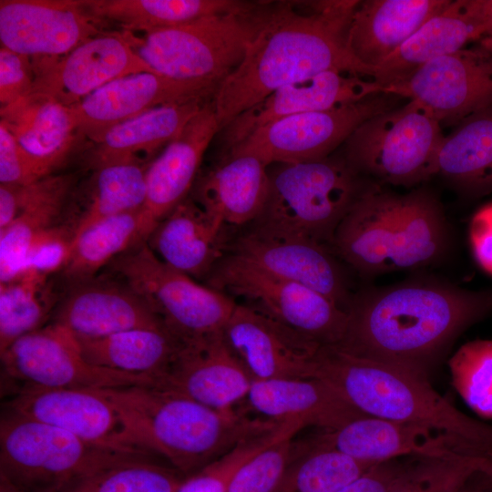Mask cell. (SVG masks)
<instances>
[{
	"instance_id": "6da1fadb",
	"label": "cell",
	"mask_w": 492,
	"mask_h": 492,
	"mask_svg": "<svg viewBox=\"0 0 492 492\" xmlns=\"http://www.w3.org/2000/svg\"><path fill=\"white\" fill-rule=\"evenodd\" d=\"M356 0L264 1L245 56L219 86L212 102L220 132L276 89L323 71L370 77L346 40Z\"/></svg>"
},
{
	"instance_id": "7a4b0ae2",
	"label": "cell",
	"mask_w": 492,
	"mask_h": 492,
	"mask_svg": "<svg viewBox=\"0 0 492 492\" xmlns=\"http://www.w3.org/2000/svg\"><path fill=\"white\" fill-rule=\"evenodd\" d=\"M492 312V289L471 291L432 279L372 288L352 297L338 347L426 375L464 330Z\"/></svg>"
},
{
	"instance_id": "3957f363",
	"label": "cell",
	"mask_w": 492,
	"mask_h": 492,
	"mask_svg": "<svg viewBox=\"0 0 492 492\" xmlns=\"http://www.w3.org/2000/svg\"><path fill=\"white\" fill-rule=\"evenodd\" d=\"M312 377L328 382L366 415L428 427L466 455L492 454V425L458 410L425 374L337 345H321Z\"/></svg>"
},
{
	"instance_id": "277c9868",
	"label": "cell",
	"mask_w": 492,
	"mask_h": 492,
	"mask_svg": "<svg viewBox=\"0 0 492 492\" xmlns=\"http://www.w3.org/2000/svg\"><path fill=\"white\" fill-rule=\"evenodd\" d=\"M449 231L441 203L425 189L364 195L339 224L333 250L363 274L421 268L441 259Z\"/></svg>"
},
{
	"instance_id": "5b68a950",
	"label": "cell",
	"mask_w": 492,
	"mask_h": 492,
	"mask_svg": "<svg viewBox=\"0 0 492 492\" xmlns=\"http://www.w3.org/2000/svg\"><path fill=\"white\" fill-rule=\"evenodd\" d=\"M123 411L156 456L185 477L222 456L241 441L282 426L234 408L217 410L152 385L101 388Z\"/></svg>"
},
{
	"instance_id": "8992f818",
	"label": "cell",
	"mask_w": 492,
	"mask_h": 492,
	"mask_svg": "<svg viewBox=\"0 0 492 492\" xmlns=\"http://www.w3.org/2000/svg\"><path fill=\"white\" fill-rule=\"evenodd\" d=\"M378 188L379 184L354 170L343 154L278 164L269 171L267 200L251 228L332 245L352 207Z\"/></svg>"
},
{
	"instance_id": "52a82bcc",
	"label": "cell",
	"mask_w": 492,
	"mask_h": 492,
	"mask_svg": "<svg viewBox=\"0 0 492 492\" xmlns=\"http://www.w3.org/2000/svg\"><path fill=\"white\" fill-rule=\"evenodd\" d=\"M264 1L174 26L117 31L156 73L179 80L220 84L242 61Z\"/></svg>"
},
{
	"instance_id": "ba28073f",
	"label": "cell",
	"mask_w": 492,
	"mask_h": 492,
	"mask_svg": "<svg viewBox=\"0 0 492 492\" xmlns=\"http://www.w3.org/2000/svg\"><path fill=\"white\" fill-rule=\"evenodd\" d=\"M442 125L422 105L408 100L363 122L343 144L348 164L374 180L412 187L436 175Z\"/></svg>"
},
{
	"instance_id": "9c48e42d",
	"label": "cell",
	"mask_w": 492,
	"mask_h": 492,
	"mask_svg": "<svg viewBox=\"0 0 492 492\" xmlns=\"http://www.w3.org/2000/svg\"><path fill=\"white\" fill-rule=\"evenodd\" d=\"M130 456H141L96 446L6 409L1 416L0 475L22 492H62L80 477Z\"/></svg>"
},
{
	"instance_id": "30bf717a",
	"label": "cell",
	"mask_w": 492,
	"mask_h": 492,
	"mask_svg": "<svg viewBox=\"0 0 492 492\" xmlns=\"http://www.w3.org/2000/svg\"><path fill=\"white\" fill-rule=\"evenodd\" d=\"M110 270L144 298L181 342L222 331L236 302L160 260L142 242L115 258Z\"/></svg>"
},
{
	"instance_id": "8fae6325",
	"label": "cell",
	"mask_w": 492,
	"mask_h": 492,
	"mask_svg": "<svg viewBox=\"0 0 492 492\" xmlns=\"http://www.w3.org/2000/svg\"><path fill=\"white\" fill-rule=\"evenodd\" d=\"M207 278L209 287L256 302L261 311L321 345H336L343 338L347 312L312 288L230 253Z\"/></svg>"
},
{
	"instance_id": "7c38bea8",
	"label": "cell",
	"mask_w": 492,
	"mask_h": 492,
	"mask_svg": "<svg viewBox=\"0 0 492 492\" xmlns=\"http://www.w3.org/2000/svg\"><path fill=\"white\" fill-rule=\"evenodd\" d=\"M403 99L380 93L345 106L284 117L255 130L223 156L254 155L267 167L321 160L333 155L363 122Z\"/></svg>"
},
{
	"instance_id": "4fadbf2b",
	"label": "cell",
	"mask_w": 492,
	"mask_h": 492,
	"mask_svg": "<svg viewBox=\"0 0 492 492\" xmlns=\"http://www.w3.org/2000/svg\"><path fill=\"white\" fill-rule=\"evenodd\" d=\"M0 355L3 374L20 384L17 390L152 385L144 377L89 364L84 358L76 336L53 323L18 338Z\"/></svg>"
},
{
	"instance_id": "5bb4252c",
	"label": "cell",
	"mask_w": 492,
	"mask_h": 492,
	"mask_svg": "<svg viewBox=\"0 0 492 492\" xmlns=\"http://www.w3.org/2000/svg\"><path fill=\"white\" fill-rule=\"evenodd\" d=\"M5 409L59 427L107 450L156 456L101 389L23 388L6 402Z\"/></svg>"
},
{
	"instance_id": "9a60e30c",
	"label": "cell",
	"mask_w": 492,
	"mask_h": 492,
	"mask_svg": "<svg viewBox=\"0 0 492 492\" xmlns=\"http://www.w3.org/2000/svg\"><path fill=\"white\" fill-rule=\"evenodd\" d=\"M384 93L413 100L443 125H457L492 105V54L478 45L438 57Z\"/></svg>"
},
{
	"instance_id": "2e32d148",
	"label": "cell",
	"mask_w": 492,
	"mask_h": 492,
	"mask_svg": "<svg viewBox=\"0 0 492 492\" xmlns=\"http://www.w3.org/2000/svg\"><path fill=\"white\" fill-rule=\"evenodd\" d=\"M220 84L179 80L152 72L114 79L69 107L80 136L97 143L115 126L154 108L212 98Z\"/></svg>"
},
{
	"instance_id": "e0dca14e",
	"label": "cell",
	"mask_w": 492,
	"mask_h": 492,
	"mask_svg": "<svg viewBox=\"0 0 492 492\" xmlns=\"http://www.w3.org/2000/svg\"><path fill=\"white\" fill-rule=\"evenodd\" d=\"M75 173L52 174L27 185L0 184V283L23 269L34 242L64 223L77 188Z\"/></svg>"
},
{
	"instance_id": "ac0fdd59",
	"label": "cell",
	"mask_w": 492,
	"mask_h": 492,
	"mask_svg": "<svg viewBox=\"0 0 492 492\" xmlns=\"http://www.w3.org/2000/svg\"><path fill=\"white\" fill-rule=\"evenodd\" d=\"M103 25L83 0H1V46L28 57H62Z\"/></svg>"
},
{
	"instance_id": "d6986e66",
	"label": "cell",
	"mask_w": 492,
	"mask_h": 492,
	"mask_svg": "<svg viewBox=\"0 0 492 492\" xmlns=\"http://www.w3.org/2000/svg\"><path fill=\"white\" fill-rule=\"evenodd\" d=\"M384 93L373 78L331 69L287 84L246 109L221 133L223 155L262 126L284 117L325 110Z\"/></svg>"
},
{
	"instance_id": "ffe728a7",
	"label": "cell",
	"mask_w": 492,
	"mask_h": 492,
	"mask_svg": "<svg viewBox=\"0 0 492 492\" xmlns=\"http://www.w3.org/2000/svg\"><path fill=\"white\" fill-rule=\"evenodd\" d=\"M223 333L253 380L311 377L321 346L257 307L238 303Z\"/></svg>"
},
{
	"instance_id": "44dd1931",
	"label": "cell",
	"mask_w": 492,
	"mask_h": 492,
	"mask_svg": "<svg viewBox=\"0 0 492 492\" xmlns=\"http://www.w3.org/2000/svg\"><path fill=\"white\" fill-rule=\"evenodd\" d=\"M253 379L229 345L223 330L183 341L157 387L217 410L246 398Z\"/></svg>"
},
{
	"instance_id": "7402d4cb",
	"label": "cell",
	"mask_w": 492,
	"mask_h": 492,
	"mask_svg": "<svg viewBox=\"0 0 492 492\" xmlns=\"http://www.w3.org/2000/svg\"><path fill=\"white\" fill-rule=\"evenodd\" d=\"M218 133L220 127L211 98L150 161L146 172V199L141 208L144 241L190 195L203 155Z\"/></svg>"
},
{
	"instance_id": "603a6c76",
	"label": "cell",
	"mask_w": 492,
	"mask_h": 492,
	"mask_svg": "<svg viewBox=\"0 0 492 492\" xmlns=\"http://www.w3.org/2000/svg\"><path fill=\"white\" fill-rule=\"evenodd\" d=\"M139 72L155 73L117 31L103 32L35 70L32 93L72 107L107 83Z\"/></svg>"
},
{
	"instance_id": "cb8c5ba5",
	"label": "cell",
	"mask_w": 492,
	"mask_h": 492,
	"mask_svg": "<svg viewBox=\"0 0 492 492\" xmlns=\"http://www.w3.org/2000/svg\"><path fill=\"white\" fill-rule=\"evenodd\" d=\"M230 251L271 273L323 293L347 312L352 296L340 265L327 246L251 228L231 243Z\"/></svg>"
},
{
	"instance_id": "d4e9b609",
	"label": "cell",
	"mask_w": 492,
	"mask_h": 492,
	"mask_svg": "<svg viewBox=\"0 0 492 492\" xmlns=\"http://www.w3.org/2000/svg\"><path fill=\"white\" fill-rule=\"evenodd\" d=\"M120 282L94 277L68 285L50 323L77 338H98L132 329L169 330L148 302Z\"/></svg>"
},
{
	"instance_id": "484cf974",
	"label": "cell",
	"mask_w": 492,
	"mask_h": 492,
	"mask_svg": "<svg viewBox=\"0 0 492 492\" xmlns=\"http://www.w3.org/2000/svg\"><path fill=\"white\" fill-rule=\"evenodd\" d=\"M298 446L334 450L371 464L405 456L447 458L455 453L449 439L428 427L369 415L334 430H321Z\"/></svg>"
},
{
	"instance_id": "4316f807",
	"label": "cell",
	"mask_w": 492,
	"mask_h": 492,
	"mask_svg": "<svg viewBox=\"0 0 492 492\" xmlns=\"http://www.w3.org/2000/svg\"><path fill=\"white\" fill-rule=\"evenodd\" d=\"M245 399L265 419L300 430H334L368 416L328 382L315 377L253 380Z\"/></svg>"
},
{
	"instance_id": "83f0119b",
	"label": "cell",
	"mask_w": 492,
	"mask_h": 492,
	"mask_svg": "<svg viewBox=\"0 0 492 492\" xmlns=\"http://www.w3.org/2000/svg\"><path fill=\"white\" fill-rule=\"evenodd\" d=\"M486 32L483 0H452L377 66L372 78L384 89L430 61L480 40Z\"/></svg>"
},
{
	"instance_id": "f1b7e54d",
	"label": "cell",
	"mask_w": 492,
	"mask_h": 492,
	"mask_svg": "<svg viewBox=\"0 0 492 492\" xmlns=\"http://www.w3.org/2000/svg\"><path fill=\"white\" fill-rule=\"evenodd\" d=\"M452 0H364L353 13L347 49L369 72L401 47Z\"/></svg>"
},
{
	"instance_id": "f546056e",
	"label": "cell",
	"mask_w": 492,
	"mask_h": 492,
	"mask_svg": "<svg viewBox=\"0 0 492 492\" xmlns=\"http://www.w3.org/2000/svg\"><path fill=\"white\" fill-rule=\"evenodd\" d=\"M1 122L11 131L40 179L63 166L83 139L71 109L40 93L1 108Z\"/></svg>"
},
{
	"instance_id": "4dcf8cb0",
	"label": "cell",
	"mask_w": 492,
	"mask_h": 492,
	"mask_svg": "<svg viewBox=\"0 0 492 492\" xmlns=\"http://www.w3.org/2000/svg\"><path fill=\"white\" fill-rule=\"evenodd\" d=\"M269 191L268 167L250 154L223 156L199 173L190 197L225 226L252 223L261 214Z\"/></svg>"
},
{
	"instance_id": "1f68e13d",
	"label": "cell",
	"mask_w": 492,
	"mask_h": 492,
	"mask_svg": "<svg viewBox=\"0 0 492 492\" xmlns=\"http://www.w3.org/2000/svg\"><path fill=\"white\" fill-rule=\"evenodd\" d=\"M224 227L189 195L157 225L146 242L167 264L200 278L208 276L224 256Z\"/></svg>"
},
{
	"instance_id": "d6a6232c",
	"label": "cell",
	"mask_w": 492,
	"mask_h": 492,
	"mask_svg": "<svg viewBox=\"0 0 492 492\" xmlns=\"http://www.w3.org/2000/svg\"><path fill=\"white\" fill-rule=\"evenodd\" d=\"M210 99L159 106L115 126L91 145L85 164L93 170L117 162L150 163Z\"/></svg>"
},
{
	"instance_id": "836d02e7",
	"label": "cell",
	"mask_w": 492,
	"mask_h": 492,
	"mask_svg": "<svg viewBox=\"0 0 492 492\" xmlns=\"http://www.w3.org/2000/svg\"><path fill=\"white\" fill-rule=\"evenodd\" d=\"M77 339L89 364L144 377L152 386L159 385L181 345V341L167 329H132Z\"/></svg>"
},
{
	"instance_id": "e575fe53",
	"label": "cell",
	"mask_w": 492,
	"mask_h": 492,
	"mask_svg": "<svg viewBox=\"0 0 492 492\" xmlns=\"http://www.w3.org/2000/svg\"><path fill=\"white\" fill-rule=\"evenodd\" d=\"M436 175L469 197L492 192V105L464 118L445 136Z\"/></svg>"
},
{
	"instance_id": "d590c367",
	"label": "cell",
	"mask_w": 492,
	"mask_h": 492,
	"mask_svg": "<svg viewBox=\"0 0 492 492\" xmlns=\"http://www.w3.org/2000/svg\"><path fill=\"white\" fill-rule=\"evenodd\" d=\"M149 164L124 161L93 169L80 194H73L71 210H66L64 223L72 230L74 239L101 220L141 209Z\"/></svg>"
},
{
	"instance_id": "8d00e7d4",
	"label": "cell",
	"mask_w": 492,
	"mask_h": 492,
	"mask_svg": "<svg viewBox=\"0 0 492 492\" xmlns=\"http://www.w3.org/2000/svg\"><path fill=\"white\" fill-rule=\"evenodd\" d=\"M240 0H83L87 11L103 26L144 31L189 23L241 9Z\"/></svg>"
},
{
	"instance_id": "74e56055",
	"label": "cell",
	"mask_w": 492,
	"mask_h": 492,
	"mask_svg": "<svg viewBox=\"0 0 492 492\" xmlns=\"http://www.w3.org/2000/svg\"><path fill=\"white\" fill-rule=\"evenodd\" d=\"M142 242L141 209L106 218L74 239L71 255L60 273L68 285L92 279L103 266Z\"/></svg>"
},
{
	"instance_id": "f35d334b",
	"label": "cell",
	"mask_w": 492,
	"mask_h": 492,
	"mask_svg": "<svg viewBox=\"0 0 492 492\" xmlns=\"http://www.w3.org/2000/svg\"><path fill=\"white\" fill-rule=\"evenodd\" d=\"M48 282L49 275L25 269L0 283V354L51 319L59 300Z\"/></svg>"
},
{
	"instance_id": "ab89813d",
	"label": "cell",
	"mask_w": 492,
	"mask_h": 492,
	"mask_svg": "<svg viewBox=\"0 0 492 492\" xmlns=\"http://www.w3.org/2000/svg\"><path fill=\"white\" fill-rule=\"evenodd\" d=\"M293 448L292 460L272 492H336L376 465L334 450Z\"/></svg>"
},
{
	"instance_id": "60d3db41",
	"label": "cell",
	"mask_w": 492,
	"mask_h": 492,
	"mask_svg": "<svg viewBox=\"0 0 492 492\" xmlns=\"http://www.w3.org/2000/svg\"><path fill=\"white\" fill-rule=\"evenodd\" d=\"M185 477L152 457L130 456L80 477L62 492H176Z\"/></svg>"
},
{
	"instance_id": "b9f144b4",
	"label": "cell",
	"mask_w": 492,
	"mask_h": 492,
	"mask_svg": "<svg viewBox=\"0 0 492 492\" xmlns=\"http://www.w3.org/2000/svg\"><path fill=\"white\" fill-rule=\"evenodd\" d=\"M453 386L479 416L492 419V340L461 345L448 362Z\"/></svg>"
},
{
	"instance_id": "7bdbcfd3",
	"label": "cell",
	"mask_w": 492,
	"mask_h": 492,
	"mask_svg": "<svg viewBox=\"0 0 492 492\" xmlns=\"http://www.w3.org/2000/svg\"><path fill=\"white\" fill-rule=\"evenodd\" d=\"M299 430L292 425L282 426L252 436L231 451L186 477L176 492H228L238 469L256 454L289 434Z\"/></svg>"
},
{
	"instance_id": "ee69618b",
	"label": "cell",
	"mask_w": 492,
	"mask_h": 492,
	"mask_svg": "<svg viewBox=\"0 0 492 492\" xmlns=\"http://www.w3.org/2000/svg\"><path fill=\"white\" fill-rule=\"evenodd\" d=\"M476 472L475 462L469 455L419 457L414 464L405 465L388 492H448L466 482Z\"/></svg>"
},
{
	"instance_id": "f6af8a7d",
	"label": "cell",
	"mask_w": 492,
	"mask_h": 492,
	"mask_svg": "<svg viewBox=\"0 0 492 492\" xmlns=\"http://www.w3.org/2000/svg\"><path fill=\"white\" fill-rule=\"evenodd\" d=\"M294 436L286 435L245 462L228 492H272L292 460Z\"/></svg>"
},
{
	"instance_id": "bcb514c9",
	"label": "cell",
	"mask_w": 492,
	"mask_h": 492,
	"mask_svg": "<svg viewBox=\"0 0 492 492\" xmlns=\"http://www.w3.org/2000/svg\"><path fill=\"white\" fill-rule=\"evenodd\" d=\"M74 234L66 224H60L39 237L26 257L23 270L32 269L51 275L61 272L73 249Z\"/></svg>"
},
{
	"instance_id": "7dc6e473",
	"label": "cell",
	"mask_w": 492,
	"mask_h": 492,
	"mask_svg": "<svg viewBox=\"0 0 492 492\" xmlns=\"http://www.w3.org/2000/svg\"><path fill=\"white\" fill-rule=\"evenodd\" d=\"M35 69L30 57L0 48V104L9 106L27 96L34 87Z\"/></svg>"
},
{
	"instance_id": "c3c4849f",
	"label": "cell",
	"mask_w": 492,
	"mask_h": 492,
	"mask_svg": "<svg viewBox=\"0 0 492 492\" xmlns=\"http://www.w3.org/2000/svg\"><path fill=\"white\" fill-rule=\"evenodd\" d=\"M41 179L31 160L0 121V184L27 185Z\"/></svg>"
},
{
	"instance_id": "681fc988",
	"label": "cell",
	"mask_w": 492,
	"mask_h": 492,
	"mask_svg": "<svg viewBox=\"0 0 492 492\" xmlns=\"http://www.w3.org/2000/svg\"><path fill=\"white\" fill-rule=\"evenodd\" d=\"M468 237L476 261L492 275V201L475 211L469 222Z\"/></svg>"
},
{
	"instance_id": "f907efd6",
	"label": "cell",
	"mask_w": 492,
	"mask_h": 492,
	"mask_svg": "<svg viewBox=\"0 0 492 492\" xmlns=\"http://www.w3.org/2000/svg\"><path fill=\"white\" fill-rule=\"evenodd\" d=\"M405 466L397 459L378 463L336 492H388Z\"/></svg>"
},
{
	"instance_id": "816d5d0a",
	"label": "cell",
	"mask_w": 492,
	"mask_h": 492,
	"mask_svg": "<svg viewBox=\"0 0 492 492\" xmlns=\"http://www.w3.org/2000/svg\"><path fill=\"white\" fill-rule=\"evenodd\" d=\"M466 492H492V480L477 471L468 481Z\"/></svg>"
},
{
	"instance_id": "f5cc1de1",
	"label": "cell",
	"mask_w": 492,
	"mask_h": 492,
	"mask_svg": "<svg viewBox=\"0 0 492 492\" xmlns=\"http://www.w3.org/2000/svg\"><path fill=\"white\" fill-rule=\"evenodd\" d=\"M477 471L492 480V454L486 456H475Z\"/></svg>"
},
{
	"instance_id": "db71d44e",
	"label": "cell",
	"mask_w": 492,
	"mask_h": 492,
	"mask_svg": "<svg viewBox=\"0 0 492 492\" xmlns=\"http://www.w3.org/2000/svg\"><path fill=\"white\" fill-rule=\"evenodd\" d=\"M487 32L485 36L492 37V0H483Z\"/></svg>"
},
{
	"instance_id": "11a10c76",
	"label": "cell",
	"mask_w": 492,
	"mask_h": 492,
	"mask_svg": "<svg viewBox=\"0 0 492 492\" xmlns=\"http://www.w3.org/2000/svg\"><path fill=\"white\" fill-rule=\"evenodd\" d=\"M0 492H22L8 479L0 475Z\"/></svg>"
},
{
	"instance_id": "9f6ffc18",
	"label": "cell",
	"mask_w": 492,
	"mask_h": 492,
	"mask_svg": "<svg viewBox=\"0 0 492 492\" xmlns=\"http://www.w3.org/2000/svg\"><path fill=\"white\" fill-rule=\"evenodd\" d=\"M477 45L492 54V37L484 36L477 41Z\"/></svg>"
},
{
	"instance_id": "6f0895ef",
	"label": "cell",
	"mask_w": 492,
	"mask_h": 492,
	"mask_svg": "<svg viewBox=\"0 0 492 492\" xmlns=\"http://www.w3.org/2000/svg\"><path fill=\"white\" fill-rule=\"evenodd\" d=\"M469 479L466 482L455 486L448 492H466Z\"/></svg>"
}]
</instances>
